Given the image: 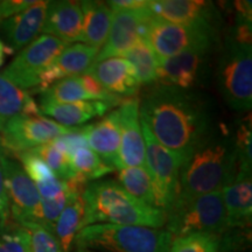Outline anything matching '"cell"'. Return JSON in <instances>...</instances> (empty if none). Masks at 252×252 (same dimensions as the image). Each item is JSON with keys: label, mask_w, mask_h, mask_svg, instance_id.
I'll list each match as a JSON object with an SVG mask.
<instances>
[{"label": "cell", "mask_w": 252, "mask_h": 252, "mask_svg": "<svg viewBox=\"0 0 252 252\" xmlns=\"http://www.w3.org/2000/svg\"><path fill=\"white\" fill-rule=\"evenodd\" d=\"M0 168L15 222H39L41 197L23 166L12 157L0 152Z\"/></svg>", "instance_id": "obj_11"}, {"label": "cell", "mask_w": 252, "mask_h": 252, "mask_svg": "<svg viewBox=\"0 0 252 252\" xmlns=\"http://www.w3.org/2000/svg\"><path fill=\"white\" fill-rule=\"evenodd\" d=\"M4 125H5V123L2 122V121H0V133H1V131H2V127H4Z\"/></svg>", "instance_id": "obj_41"}, {"label": "cell", "mask_w": 252, "mask_h": 252, "mask_svg": "<svg viewBox=\"0 0 252 252\" xmlns=\"http://www.w3.org/2000/svg\"><path fill=\"white\" fill-rule=\"evenodd\" d=\"M12 54H13V53H12L11 50H9L7 47L4 45V42H2V41L0 40V67H1V65L4 64L6 55H12Z\"/></svg>", "instance_id": "obj_40"}, {"label": "cell", "mask_w": 252, "mask_h": 252, "mask_svg": "<svg viewBox=\"0 0 252 252\" xmlns=\"http://www.w3.org/2000/svg\"><path fill=\"white\" fill-rule=\"evenodd\" d=\"M106 91L121 98L137 97L141 84L133 65L123 58H110L94 63L87 71Z\"/></svg>", "instance_id": "obj_20"}, {"label": "cell", "mask_w": 252, "mask_h": 252, "mask_svg": "<svg viewBox=\"0 0 252 252\" xmlns=\"http://www.w3.org/2000/svg\"><path fill=\"white\" fill-rule=\"evenodd\" d=\"M172 242V235L162 228L98 223L81 229L74 243L91 251L169 252Z\"/></svg>", "instance_id": "obj_4"}, {"label": "cell", "mask_w": 252, "mask_h": 252, "mask_svg": "<svg viewBox=\"0 0 252 252\" xmlns=\"http://www.w3.org/2000/svg\"><path fill=\"white\" fill-rule=\"evenodd\" d=\"M98 52L99 49L84 43L68 46L42 72L39 86L34 91L41 94L56 82L86 74L96 61Z\"/></svg>", "instance_id": "obj_16"}, {"label": "cell", "mask_w": 252, "mask_h": 252, "mask_svg": "<svg viewBox=\"0 0 252 252\" xmlns=\"http://www.w3.org/2000/svg\"><path fill=\"white\" fill-rule=\"evenodd\" d=\"M82 197L84 201L82 229L98 223L157 229L166 224V214L162 210L140 202L115 180L89 182Z\"/></svg>", "instance_id": "obj_3"}, {"label": "cell", "mask_w": 252, "mask_h": 252, "mask_svg": "<svg viewBox=\"0 0 252 252\" xmlns=\"http://www.w3.org/2000/svg\"><path fill=\"white\" fill-rule=\"evenodd\" d=\"M238 168L234 133L224 124L215 125L180 167L174 204L222 190L236 178Z\"/></svg>", "instance_id": "obj_2"}, {"label": "cell", "mask_w": 252, "mask_h": 252, "mask_svg": "<svg viewBox=\"0 0 252 252\" xmlns=\"http://www.w3.org/2000/svg\"><path fill=\"white\" fill-rule=\"evenodd\" d=\"M19 115L41 116L39 105L28 91L15 87L0 74V121L6 123Z\"/></svg>", "instance_id": "obj_24"}, {"label": "cell", "mask_w": 252, "mask_h": 252, "mask_svg": "<svg viewBox=\"0 0 252 252\" xmlns=\"http://www.w3.org/2000/svg\"><path fill=\"white\" fill-rule=\"evenodd\" d=\"M9 214H11V207H9V200L6 193L4 176L0 168V223L7 222Z\"/></svg>", "instance_id": "obj_39"}, {"label": "cell", "mask_w": 252, "mask_h": 252, "mask_svg": "<svg viewBox=\"0 0 252 252\" xmlns=\"http://www.w3.org/2000/svg\"><path fill=\"white\" fill-rule=\"evenodd\" d=\"M76 252H94V251H91V250H84V249H78Z\"/></svg>", "instance_id": "obj_42"}, {"label": "cell", "mask_w": 252, "mask_h": 252, "mask_svg": "<svg viewBox=\"0 0 252 252\" xmlns=\"http://www.w3.org/2000/svg\"><path fill=\"white\" fill-rule=\"evenodd\" d=\"M77 127H64L42 116L19 115L8 119L0 133V152L14 157L21 152L50 143Z\"/></svg>", "instance_id": "obj_9"}, {"label": "cell", "mask_w": 252, "mask_h": 252, "mask_svg": "<svg viewBox=\"0 0 252 252\" xmlns=\"http://www.w3.org/2000/svg\"><path fill=\"white\" fill-rule=\"evenodd\" d=\"M149 9L166 23L182 26H203L220 31L222 18L217 6L203 0H150Z\"/></svg>", "instance_id": "obj_13"}, {"label": "cell", "mask_w": 252, "mask_h": 252, "mask_svg": "<svg viewBox=\"0 0 252 252\" xmlns=\"http://www.w3.org/2000/svg\"><path fill=\"white\" fill-rule=\"evenodd\" d=\"M34 0H5L0 1V24L9 17L20 13L34 4Z\"/></svg>", "instance_id": "obj_37"}, {"label": "cell", "mask_w": 252, "mask_h": 252, "mask_svg": "<svg viewBox=\"0 0 252 252\" xmlns=\"http://www.w3.org/2000/svg\"><path fill=\"white\" fill-rule=\"evenodd\" d=\"M145 39L160 61L190 50L217 48L220 42V31L166 23L152 15L147 23Z\"/></svg>", "instance_id": "obj_7"}, {"label": "cell", "mask_w": 252, "mask_h": 252, "mask_svg": "<svg viewBox=\"0 0 252 252\" xmlns=\"http://www.w3.org/2000/svg\"><path fill=\"white\" fill-rule=\"evenodd\" d=\"M17 159L23 163L24 171L30 176V179L34 182V185L46 184L56 179L54 173L52 169L46 165L39 157L35 156L31 151L21 152L14 156Z\"/></svg>", "instance_id": "obj_35"}, {"label": "cell", "mask_w": 252, "mask_h": 252, "mask_svg": "<svg viewBox=\"0 0 252 252\" xmlns=\"http://www.w3.org/2000/svg\"><path fill=\"white\" fill-rule=\"evenodd\" d=\"M115 105L100 100H81V102L59 103L40 99L39 110L42 115L52 117V121L64 127H77L94 117L104 116Z\"/></svg>", "instance_id": "obj_22"}, {"label": "cell", "mask_w": 252, "mask_h": 252, "mask_svg": "<svg viewBox=\"0 0 252 252\" xmlns=\"http://www.w3.org/2000/svg\"><path fill=\"white\" fill-rule=\"evenodd\" d=\"M84 216V201L82 194H76L70 197L67 206L56 220L53 234L59 241L63 252H69L75 237L82 229Z\"/></svg>", "instance_id": "obj_25"}, {"label": "cell", "mask_w": 252, "mask_h": 252, "mask_svg": "<svg viewBox=\"0 0 252 252\" xmlns=\"http://www.w3.org/2000/svg\"><path fill=\"white\" fill-rule=\"evenodd\" d=\"M88 146L115 171L123 168L119 160L121 125L118 109L104 116L94 124L82 126Z\"/></svg>", "instance_id": "obj_19"}, {"label": "cell", "mask_w": 252, "mask_h": 252, "mask_svg": "<svg viewBox=\"0 0 252 252\" xmlns=\"http://www.w3.org/2000/svg\"><path fill=\"white\" fill-rule=\"evenodd\" d=\"M216 49L190 50L160 60L156 83L184 90H196L207 80L212 54Z\"/></svg>", "instance_id": "obj_12"}, {"label": "cell", "mask_w": 252, "mask_h": 252, "mask_svg": "<svg viewBox=\"0 0 252 252\" xmlns=\"http://www.w3.org/2000/svg\"><path fill=\"white\" fill-rule=\"evenodd\" d=\"M140 123L145 140V168L152 182L154 202L167 215L178 196L181 165L174 154L158 143L145 123Z\"/></svg>", "instance_id": "obj_8"}, {"label": "cell", "mask_w": 252, "mask_h": 252, "mask_svg": "<svg viewBox=\"0 0 252 252\" xmlns=\"http://www.w3.org/2000/svg\"><path fill=\"white\" fill-rule=\"evenodd\" d=\"M251 176V171L238 168L236 178L222 189L228 229L250 228L252 219Z\"/></svg>", "instance_id": "obj_21"}, {"label": "cell", "mask_w": 252, "mask_h": 252, "mask_svg": "<svg viewBox=\"0 0 252 252\" xmlns=\"http://www.w3.org/2000/svg\"><path fill=\"white\" fill-rule=\"evenodd\" d=\"M43 34L52 35L67 45L82 43L83 36V12L81 1L59 0L49 1L47 6Z\"/></svg>", "instance_id": "obj_18"}, {"label": "cell", "mask_w": 252, "mask_h": 252, "mask_svg": "<svg viewBox=\"0 0 252 252\" xmlns=\"http://www.w3.org/2000/svg\"><path fill=\"white\" fill-rule=\"evenodd\" d=\"M151 18L152 13L149 6L135 11L113 12L108 39L99 49L94 63L110 58H121L139 37H145V31Z\"/></svg>", "instance_id": "obj_14"}, {"label": "cell", "mask_w": 252, "mask_h": 252, "mask_svg": "<svg viewBox=\"0 0 252 252\" xmlns=\"http://www.w3.org/2000/svg\"><path fill=\"white\" fill-rule=\"evenodd\" d=\"M250 242V228H229L220 236L219 252H237L244 250Z\"/></svg>", "instance_id": "obj_36"}, {"label": "cell", "mask_w": 252, "mask_h": 252, "mask_svg": "<svg viewBox=\"0 0 252 252\" xmlns=\"http://www.w3.org/2000/svg\"><path fill=\"white\" fill-rule=\"evenodd\" d=\"M68 46L54 36L42 34L21 49L1 75L20 89H35L42 72Z\"/></svg>", "instance_id": "obj_10"}, {"label": "cell", "mask_w": 252, "mask_h": 252, "mask_svg": "<svg viewBox=\"0 0 252 252\" xmlns=\"http://www.w3.org/2000/svg\"><path fill=\"white\" fill-rule=\"evenodd\" d=\"M69 159L77 176L87 184L99 180L104 175L115 172V169L106 165L89 146L80 147L74 151L69 156Z\"/></svg>", "instance_id": "obj_28"}, {"label": "cell", "mask_w": 252, "mask_h": 252, "mask_svg": "<svg viewBox=\"0 0 252 252\" xmlns=\"http://www.w3.org/2000/svg\"><path fill=\"white\" fill-rule=\"evenodd\" d=\"M30 234L31 252H63L55 235L46 226L35 222L18 223Z\"/></svg>", "instance_id": "obj_33"}, {"label": "cell", "mask_w": 252, "mask_h": 252, "mask_svg": "<svg viewBox=\"0 0 252 252\" xmlns=\"http://www.w3.org/2000/svg\"><path fill=\"white\" fill-rule=\"evenodd\" d=\"M118 180L119 185L131 196L145 204L156 207L152 182L145 167H123L118 171Z\"/></svg>", "instance_id": "obj_27"}, {"label": "cell", "mask_w": 252, "mask_h": 252, "mask_svg": "<svg viewBox=\"0 0 252 252\" xmlns=\"http://www.w3.org/2000/svg\"><path fill=\"white\" fill-rule=\"evenodd\" d=\"M83 12L82 43L100 49L108 39L113 12L106 2L81 1Z\"/></svg>", "instance_id": "obj_23"}, {"label": "cell", "mask_w": 252, "mask_h": 252, "mask_svg": "<svg viewBox=\"0 0 252 252\" xmlns=\"http://www.w3.org/2000/svg\"><path fill=\"white\" fill-rule=\"evenodd\" d=\"M40 99L53 100L59 103L81 102V100H96L87 88L84 87L80 76L64 78L50 86L41 93Z\"/></svg>", "instance_id": "obj_29"}, {"label": "cell", "mask_w": 252, "mask_h": 252, "mask_svg": "<svg viewBox=\"0 0 252 252\" xmlns=\"http://www.w3.org/2000/svg\"><path fill=\"white\" fill-rule=\"evenodd\" d=\"M220 236L196 232L173 238L169 252H219Z\"/></svg>", "instance_id": "obj_31"}, {"label": "cell", "mask_w": 252, "mask_h": 252, "mask_svg": "<svg viewBox=\"0 0 252 252\" xmlns=\"http://www.w3.org/2000/svg\"><path fill=\"white\" fill-rule=\"evenodd\" d=\"M30 151L39 157L60 180L69 181L77 176L72 168L69 157L62 151L56 149L52 143L41 145L36 149Z\"/></svg>", "instance_id": "obj_30"}, {"label": "cell", "mask_w": 252, "mask_h": 252, "mask_svg": "<svg viewBox=\"0 0 252 252\" xmlns=\"http://www.w3.org/2000/svg\"><path fill=\"white\" fill-rule=\"evenodd\" d=\"M121 58L127 60L133 65L141 86L149 87L156 83L159 60L145 37H139Z\"/></svg>", "instance_id": "obj_26"}, {"label": "cell", "mask_w": 252, "mask_h": 252, "mask_svg": "<svg viewBox=\"0 0 252 252\" xmlns=\"http://www.w3.org/2000/svg\"><path fill=\"white\" fill-rule=\"evenodd\" d=\"M121 125L119 160L123 167H145V140L141 130L139 98H124L118 108Z\"/></svg>", "instance_id": "obj_15"}, {"label": "cell", "mask_w": 252, "mask_h": 252, "mask_svg": "<svg viewBox=\"0 0 252 252\" xmlns=\"http://www.w3.org/2000/svg\"><path fill=\"white\" fill-rule=\"evenodd\" d=\"M0 252H31L30 234L15 223H0Z\"/></svg>", "instance_id": "obj_32"}, {"label": "cell", "mask_w": 252, "mask_h": 252, "mask_svg": "<svg viewBox=\"0 0 252 252\" xmlns=\"http://www.w3.org/2000/svg\"><path fill=\"white\" fill-rule=\"evenodd\" d=\"M215 80L230 109L250 112L252 108V45H242L225 34L220 48Z\"/></svg>", "instance_id": "obj_5"}, {"label": "cell", "mask_w": 252, "mask_h": 252, "mask_svg": "<svg viewBox=\"0 0 252 252\" xmlns=\"http://www.w3.org/2000/svg\"><path fill=\"white\" fill-rule=\"evenodd\" d=\"M49 1H35L33 5L9 17L0 24L2 42L12 53L24 49L39 36L45 23Z\"/></svg>", "instance_id": "obj_17"}, {"label": "cell", "mask_w": 252, "mask_h": 252, "mask_svg": "<svg viewBox=\"0 0 252 252\" xmlns=\"http://www.w3.org/2000/svg\"><path fill=\"white\" fill-rule=\"evenodd\" d=\"M140 121L182 166L215 126L209 99L197 90L154 83L139 98Z\"/></svg>", "instance_id": "obj_1"}, {"label": "cell", "mask_w": 252, "mask_h": 252, "mask_svg": "<svg viewBox=\"0 0 252 252\" xmlns=\"http://www.w3.org/2000/svg\"><path fill=\"white\" fill-rule=\"evenodd\" d=\"M112 12L117 11H135L149 6L147 0H112L106 2Z\"/></svg>", "instance_id": "obj_38"}, {"label": "cell", "mask_w": 252, "mask_h": 252, "mask_svg": "<svg viewBox=\"0 0 252 252\" xmlns=\"http://www.w3.org/2000/svg\"><path fill=\"white\" fill-rule=\"evenodd\" d=\"M165 226L173 238L196 232L222 235L228 229L222 190L175 203L167 213Z\"/></svg>", "instance_id": "obj_6"}, {"label": "cell", "mask_w": 252, "mask_h": 252, "mask_svg": "<svg viewBox=\"0 0 252 252\" xmlns=\"http://www.w3.org/2000/svg\"><path fill=\"white\" fill-rule=\"evenodd\" d=\"M234 140L236 151H237L239 168L249 169L251 171L252 167V156H251V115L249 113L248 118L242 119L238 123L237 127L234 133Z\"/></svg>", "instance_id": "obj_34"}]
</instances>
